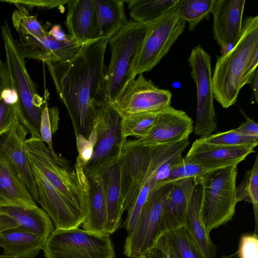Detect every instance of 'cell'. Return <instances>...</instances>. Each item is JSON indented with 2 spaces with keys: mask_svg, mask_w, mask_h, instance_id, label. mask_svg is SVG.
Instances as JSON below:
<instances>
[{
  "mask_svg": "<svg viewBox=\"0 0 258 258\" xmlns=\"http://www.w3.org/2000/svg\"><path fill=\"white\" fill-rule=\"evenodd\" d=\"M109 39L100 38L83 45L67 60L46 63L57 93L71 118L75 137L81 135L88 139L94 127Z\"/></svg>",
  "mask_w": 258,
  "mask_h": 258,
  "instance_id": "obj_1",
  "label": "cell"
},
{
  "mask_svg": "<svg viewBox=\"0 0 258 258\" xmlns=\"http://www.w3.org/2000/svg\"><path fill=\"white\" fill-rule=\"evenodd\" d=\"M257 46L258 16H248L243 21L237 42L216 62L212 78L214 96L223 108L236 102L246 65Z\"/></svg>",
  "mask_w": 258,
  "mask_h": 258,
  "instance_id": "obj_2",
  "label": "cell"
},
{
  "mask_svg": "<svg viewBox=\"0 0 258 258\" xmlns=\"http://www.w3.org/2000/svg\"><path fill=\"white\" fill-rule=\"evenodd\" d=\"M25 147L28 159L58 190L87 214L89 183L83 171L73 168L67 159L52 152L41 139H26Z\"/></svg>",
  "mask_w": 258,
  "mask_h": 258,
  "instance_id": "obj_3",
  "label": "cell"
},
{
  "mask_svg": "<svg viewBox=\"0 0 258 258\" xmlns=\"http://www.w3.org/2000/svg\"><path fill=\"white\" fill-rule=\"evenodd\" d=\"M4 44L6 64L12 89L18 95L22 113L20 123L31 137L41 139L40 124L42 110L47 102L38 93L25 66V58L19 50L7 21L1 26Z\"/></svg>",
  "mask_w": 258,
  "mask_h": 258,
  "instance_id": "obj_4",
  "label": "cell"
},
{
  "mask_svg": "<svg viewBox=\"0 0 258 258\" xmlns=\"http://www.w3.org/2000/svg\"><path fill=\"white\" fill-rule=\"evenodd\" d=\"M146 25L127 22L110 36L111 59L106 68L98 98L111 102L126 85L134 57L148 29Z\"/></svg>",
  "mask_w": 258,
  "mask_h": 258,
  "instance_id": "obj_5",
  "label": "cell"
},
{
  "mask_svg": "<svg viewBox=\"0 0 258 258\" xmlns=\"http://www.w3.org/2000/svg\"><path fill=\"white\" fill-rule=\"evenodd\" d=\"M237 165L208 172L194 180L202 187L201 215L207 233L224 225L235 213Z\"/></svg>",
  "mask_w": 258,
  "mask_h": 258,
  "instance_id": "obj_6",
  "label": "cell"
},
{
  "mask_svg": "<svg viewBox=\"0 0 258 258\" xmlns=\"http://www.w3.org/2000/svg\"><path fill=\"white\" fill-rule=\"evenodd\" d=\"M185 24L174 6L149 24L145 38L132 61L127 83L159 63L183 33Z\"/></svg>",
  "mask_w": 258,
  "mask_h": 258,
  "instance_id": "obj_7",
  "label": "cell"
},
{
  "mask_svg": "<svg viewBox=\"0 0 258 258\" xmlns=\"http://www.w3.org/2000/svg\"><path fill=\"white\" fill-rule=\"evenodd\" d=\"M42 250L46 258H115L109 234L79 227L55 229Z\"/></svg>",
  "mask_w": 258,
  "mask_h": 258,
  "instance_id": "obj_8",
  "label": "cell"
},
{
  "mask_svg": "<svg viewBox=\"0 0 258 258\" xmlns=\"http://www.w3.org/2000/svg\"><path fill=\"white\" fill-rule=\"evenodd\" d=\"M95 126L96 139L92 155L83 167L86 175L97 173L117 158L126 140L122 135L121 118L110 102L98 99Z\"/></svg>",
  "mask_w": 258,
  "mask_h": 258,
  "instance_id": "obj_9",
  "label": "cell"
},
{
  "mask_svg": "<svg viewBox=\"0 0 258 258\" xmlns=\"http://www.w3.org/2000/svg\"><path fill=\"white\" fill-rule=\"evenodd\" d=\"M171 186V184H166L149 195L134 228L126 237L123 250L125 256L132 258L146 254L164 234L163 205Z\"/></svg>",
  "mask_w": 258,
  "mask_h": 258,
  "instance_id": "obj_10",
  "label": "cell"
},
{
  "mask_svg": "<svg viewBox=\"0 0 258 258\" xmlns=\"http://www.w3.org/2000/svg\"><path fill=\"white\" fill-rule=\"evenodd\" d=\"M188 61L197 94V115L193 131L201 138L206 137L212 135L217 126L214 104L211 58L199 45L192 49Z\"/></svg>",
  "mask_w": 258,
  "mask_h": 258,
  "instance_id": "obj_11",
  "label": "cell"
},
{
  "mask_svg": "<svg viewBox=\"0 0 258 258\" xmlns=\"http://www.w3.org/2000/svg\"><path fill=\"white\" fill-rule=\"evenodd\" d=\"M172 94L156 86L143 74L128 82L111 103L121 118L137 113L157 112L170 106Z\"/></svg>",
  "mask_w": 258,
  "mask_h": 258,
  "instance_id": "obj_12",
  "label": "cell"
},
{
  "mask_svg": "<svg viewBox=\"0 0 258 258\" xmlns=\"http://www.w3.org/2000/svg\"><path fill=\"white\" fill-rule=\"evenodd\" d=\"M151 152L152 147L143 146L136 139L126 140L123 144L119 163L121 195L124 211L147 180Z\"/></svg>",
  "mask_w": 258,
  "mask_h": 258,
  "instance_id": "obj_13",
  "label": "cell"
},
{
  "mask_svg": "<svg viewBox=\"0 0 258 258\" xmlns=\"http://www.w3.org/2000/svg\"><path fill=\"white\" fill-rule=\"evenodd\" d=\"M28 160L37 187V202L51 219L56 229L79 227L85 220L87 214L64 196L34 164Z\"/></svg>",
  "mask_w": 258,
  "mask_h": 258,
  "instance_id": "obj_14",
  "label": "cell"
},
{
  "mask_svg": "<svg viewBox=\"0 0 258 258\" xmlns=\"http://www.w3.org/2000/svg\"><path fill=\"white\" fill-rule=\"evenodd\" d=\"M193 127V121L185 112L170 106L157 112L154 125L145 137L136 140L148 147L174 144L188 139Z\"/></svg>",
  "mask_w": 258,
  "mask_h": 258,
  "instance_id": "obj_15",
  "label": "cell"
},
{
  "mask_svg": "<svg viewBox=\"0 0 258 258\" xmlns=\"http://www.w3.org/2000/svg\"><path fill=\"white\" fill-rule=\"evenodd\" d=\"M172 183H176L180 187L187 200V210L183 226L203 258H216L217 247L207 233L202 217L201 184L190 179H182Z\"/></svg>",
  "mask_w": 258,
  "mask_h": 258,
  "instance_id": "obj_16",
  "label": "cell"
},
{
  "mask_svg": "<svg viewBox=\"0 0 258 258\" xmlns=\"http://www.w3.org/2000/svg\"><path fill=\"white\" fill-rule=\"evenodd\" d=\"M244 0H215L213 16L214 37L222 54L228 51L239 39L242 29Z\"/></svg>",
  "mask_w": 258,
  "mask_h": 258,
  "instance_id": "obj_17",
  "label": "cell"
},
{
  "mask_svg": "<svg viewBox=\"0 0 258 258\" xmlns=\"http://www.w3.org/2000/svg\"><path fill=\"white\" fill-rule=\"evenodd\" d=\"M20 229L48 239L53 231L52 221L42 209L0 207V232Z\"/></svg>",
  "mask_w": 258,
  "mask_h": 258,
  "instance_id": "obj_18",
  "label": "cell"
},
{
  "mask_svg": "<svg viewBox=\"0 0 258 258\" xmlns=\"http://www.w3.org/2000/svg\"><path fill=\"white\" fill-rule=\"evenodd\" d=\"M37 207L17 170L0 147V207Z\"/></svg>",
  "mask_w": 258,
  "mask_h": 258,
  "instance_id": "obj_19",
  "label": "cell"
},
{
  "mask_svg": "<svg viewBox=\"0 0 258 258\" xmlns=\"http://www.w3.org/2000/svg\"><path fill=\"white\" fill-rule=\"evenodd\" d=\"M28 132L20 122L0 136V147L9 158L34 200L38 199L37 187L26 155L25 142Z\"/></svg>",
  "mask_w": 258,
  "mask_h": 258,
  "instance_id": "obj_20",
  "label": "cell"
},
{
  "mask_svg": "<svg viewBox=\"0 0 258 258\" xmlns=\"http://www.w3.org/2000/svg\"><path fill=\"white\" fill-rule=\"evenodd\" d=\"M67 5L69 34L82 45L99 39L94 0H69Z\"/></svg>",
  "mask_w": 258,
  "mask_h": 258,
  "instance_id": "obj_21",
  "label": "cell"
},
{
  "mask_svg": "<svg viewBox=\"0 0 258 258\" xmlns=\"http://www.w3.org/2000/svg\"><path fill=\"white\" fill-rule=\"evenodd\" d=\"M119 157L97 174L91 175L98 176L103 186L107 209L105 233L109 235L118 228L124 212L121 195Z\"/></svg>",
  "mask_w": 258,
  "mask_h": 258,
  "instance_id": "obj_22",
  "label": "cell"
},
{
  "mask_svg": "<svg viewBox=\"0 0 258 258\" xmlns=\"http://www.w3.org/2000/svg\"><path fill=\"white\" fill-rule=\"evenodd\" d=\"M253 152L254 148L251 147L211 146L195 141L184 158L204 164L226 167L238 165Z\"/></svg>",
  "mask_w": 258,
  "mask_h": 258,
  "instance_id": "obj_23",
  "label": "cell"
},
{
  "mask_svg": "<svg viewBox=\"0 0 258 258\" xmlns=\"http://www.w3.org/2000/svg\"><path fill=\"white\" fill-rule=\"evenodd\" d=\"M47 239L33 233L12 229L0 232V246L5 254L18 258H34L43 249Z\"/></svg>",
  "mask_w": 258,
  "mask_h": 258,
  "instance_id": "obj_24",
  "label": "cell"
},
{
  "mask_svg": "<svg viewBox=\"0 0 258 258\" xmlns=\"http://www.w3.org/2000/svg\"><path fill=\"white\" fill-rule=\"evenodd\" d=\"M86 176L89 183L87 213L82 227L86 230L105 233L107 209L102 183L98 176Z\"/></svg>",
  "mask_w": 258,
  "mask_h": 258,
  "instance_id": "obj_25",
  "label": "cell"
},
{
  "mask_svg": "<svg viewBox=\"0 0 258 258\" xmlns=\"http://www.w3.org/2000/svg\"><path fill=\"white\" fill-rule=\"evenodd\" d=\"M124 2L121 0H94L97 39L110 38L127 22Z\"/></svg>",
  "mask_w": 258,
  "mask_h": 258,
  "instance_id": "obj_26",
  "label": "cell"
},
{
  "mask_svg": "<svg viewBox=\"0 0 258 258\" xmlns=\"http://www.w3.org/2000/svg\"><path fill=\"white\" fill-rule=\"evenodd\" d=\"M187 210V200L180 188L172 183L163 202L162 229L164 234L184 226Z\"/></svg>",
  "mask_w": 258,
  "mask_h": 258,
  "instance_id": "obj_27",
  "label": "cell"
},
{
  "mask_svg": "<svg viewBox=\"0 0 258 258\" xmlns=\"http://www.w3.org/2000/svg\"><path fill=\"white\" fill-rule=\"evenodd\" d=\"M44 55L43 62H61L74 57L83 45L76 41L69 34L58 39L47 33L41 39Z\"/></svg>",
  "mask_w": 258,
  "mask_h": 258,
  "instance_id": "obj_28",
  "label": "cell"
},
{
  "mask_svg": "<svg viewBox=\"0 0 258 258\" xmlns=\"http://www.w3.org/2000/svg\"><path fill=\"white\" fill-rule=\"evenodd\" d=\"M177 0H131L128 3L133 21L148 25L174 7Z\"/></svg>",
  "mask_w": 258,
  "mask_h": 258,
  "instance_id": "obj_29",
  "label": "cell"
},
{
  "mask_svg": "<svg viewBox=\"0 0 258 258\" xmlns=\"http://www.w3.org/2000/svg\"><path fill=\"white\" fill-rule=\"evenodd\" d=\"M222 168L224 167L204 164L182 157L171 166L165 184H172L184 179L194 181L208 172Z\"/></svg>",
  "mask_w": 258,
  "mask_h": 258,
  "instance_id": "obj_30",
  "label": "cell"
},
{
  "mask_svg": "<svg viewBox=\"0 0 258 258\" xmlns=\"http://www.w3.org/2000/svg\"><path fill=\"white\" fill-rule=\"evenodd\" d=\"M215 0H177L175 7L180 17L194 30L199 23L211 13Z\"/></svg>",
  "mask_w": 258,
  "mask_h": 258,
  "instance_id": "obj_31",
  "label": "cell"
},
{
  "mask_svg": "<svg viewBox=\"0 0 258 258\" xmlns=\"http://www.w3.org/2000/svg\"><path fill=\"white\" fill-rule=\"evenodd\" d=\"M237 200L238 202L245 201L253 206L255 231L257 233L258 228V156L256 155L252 167L247 170L243 180L236 189Z\"/></svg>",
  "mask_w": 258,
  "mask_h": 258,
  "instance_id": "obj_32",
  "label": "cell"
},
{
  "mask_svg": "<svg viewBox=\"0 0 258 258\" xmlns=\"http://www.w3.org/2000/svg\"><path fill=\"white\" fill-rule=\"evenodd\" d=\"M164 235L170 248L178 258H203L184 226Z\"/></svg>",
  "mask_w": 258,
  "mask_h": 258,
  "instance_id": "obj_33",
  "label": "cell"
},
{
  "mask_svg": "<svg viewBox=\"0 0 258 258\" xmlns=\"http://www.w3.org/2000/svg\"><path fill=\"white\" fill-rule=\"evenodd\" d=\"M159 112V111H158ZM157 112H146L132 114L121 118V132L123 138L145 137L152 129Z\"/></svg>",
  "mask_w": 258,
  "mask_h": 258,
  "instance_id": "obj_34",
  "label": "cell"
},
{
  "mask_svg": "<svg viewBox=\"0 0 258 258\" xmlns=\"http://www.w3.org/2000/svg\"><path fill=\"white\" fill-rule=\"evenodd\" d=\"M195 141L200 144L211 146L253 148L258 144V137L245 136L238 134L234 129L201 137Z\"/></svg>",
  "mask_w": 258,
  "mask_h": 258,
  "instance_id": "obj_35",
  "label": "cell"
},
{
  "mask_svg": "<svg viewBox=\"0 0 258 258\" xmlns=\"http://www.w3.org/2000/svg\"><path fill=\"white\" fill-rule=\"evenodd\" d=\"M59 120V111L57 107H48L45 103L41 112L40 134L44 143H46L48 149L55 152L52 145V136L58 128Z\"/></svg>",
  "mask_w": 258,
  "mask_h": 258,
  "instance_id": "obj_36",
  "label": "cell"
},
{
  "mask_svg": "<svg viewBox=\"0 0 258 258\" xmlns=\"http://www.w3.org/2000/svg\"><path fill=\"white\" fill-rule=\"evenodd\" d=\"M22 116L19 102L10 104L0 99V136L19 124Z\"/></svg>",
  "mask_w": 258,
  "mask_h": 258,
  "instance_id": "obj_37",
  "label": "cell"
},
{
  "mask_svg": "<svg viewBox=\"0 0 258 258\" xmlns=\"http://www.w3.org/2000/svg\"><path fill=\"white\" fill-rule=\"evenodd\" d=\"M219 258H258L257 233L242 235L237 250L232 254L222 255Z\"/></svg>",
  "mask_w": 258,
  "mask_h": 258,
  "instance_id": "obj_38",
  "label": "cell"
},
{
  "mask_svg": "<svg viewBox=\"0 0 258 258\" xmlns=\"http://www.w3.org/2000/svg\"><path fill=\"white\" fill-rule=\"evenodd\" d=\"M78 156L77 158L81 162L83 167L90 160L93 151V145L84 136H76Z\"/></svg>",
  "mask_w": 258,
  "mask_h": 258,
  "instance_id": "obj_39",
  "label": "cell"
},
{
  "mask_svg": "<svg viewBox=\"0 0 258 258\" xmlns=\"http://www.w3.org/2000/svg\"><path fill=\"white\" fill-rule=\"evenodd\" d=\"M14 2L19 3L28 10L33 7H38L40 8L52 9L56 7H59L61 6L67 4L69 0L58 1V0H14Z\"/></svg>",
  "mask_w": 258,
  "mask_h": 258,
  "instance_id": "obj_40",
  "label": "cell"
},
{
  "mask_svg": "<svg viewBox=\"0 0 258 258\" xmlns=\"http://www.w3.org/2000/svg\"><path fill=\"white\" fill-rule=\"evenodd\" d=\"M147 254L150 258H171L170 247L164 234L160 238L155 248Z\"/></svg>",
  "mask_w": 258,
  "mask_h": 258,
  "instance_id": "obj_41",
  "label": "cell"
},
{
  "mask_svg": "<svg viewBox=\"0 0 258 258\" xmlns=\"http://www.w3.org/2000/svg\"><path fill=\"white\" fill-rule=\"evenodd\" d=\"M258 65V46L253 50L246 65L242 79L241 87L248 84Z\"/></svg>",
  "mask_w": 258,
  "mask_h": 258,
  "instance_id": "obj_42",
  "label": "cell"
},
{
  "mask_svg": "<svg viewBox=\"0 0 258 258\" xmlns=\"http://www.w3.org/2000/svg\"><path fill=\"white\" fill-rule=\"evenodd\" d=\"M241 113L244 115L246 121L239 127L234 129L238 134L247 137H258V124L253 120L248 117L243 110Z\"/></svg>",
  "mask_w": 258,
  "mask_h": 258,
  "instance_id": "obj_43",
  "label": "cell"
},
{
  "mask_svg": "<svg viewBox=\"0 0 258 258\" xmlns=\"http://www.w3.org/2000/svg\"><path fill=\"white\" fill-rule=\"evenodd\" d=\"M10 88H12L7 67L0 58V99L2 92Z\"/></svg>",
  "mask_w": 258,
  "mask_h": 258,
  "instance_id": "obj_44",
  "label": "cell"
},
{
  "mask_svg": "<svg viewBox=\"0 0 258 258\" xmlns=\"http://www.w3.org/2000/svg\"><path fill=\"white\" fill-rule=\"evenodd\" d=\"M1 98L7 103L14 104L19 102V97L16 91L12 88L4 90Z\"/></svg>",
  "mask_w": 258,
  "mask_h": 258,
  "instance_id": "obj_45",
  "label": "cell"
},
{
  "mask_svg": "<svg viewBox=\"0 0 258 258\" xmlns=\"http://www.w3.org/2000/svg\"><path fill=\"white\" fill-rule=\"evenodd\" d=\"M258 69H256L255 72L251 79L249 84L250 89L252 91L255 101L257 103L258 101Z\"/></svg>",
  "mask_w": 258,
  "mask_h": 258,
  "instance_id": "obj_46",
  "label": "cell"
},
{
  "mask_svg": "<svg viewBox=\"0 0 258 258\" xmlns=\"http://www.w3.org/2000/svg\"><path fill=\"white\" fill-rule=\"evenodd\" d=\"M0 258H18L17 256L10 255V254H3L2 255H0Z\"/></svg>",
  "mask_w": 258,
  "mask_h": 258,
  "instance_id": "obj_47",
  "label": "cell"
},
{
  "mask_svg": "<svg viewBox=\"0 0 258 258\" xmlns=\"http://www.w3.org/2000/svg\"><path fill=\"white\" fill-rule=\"evenodd\" d=\"M170 247V246H169ZM170 255L171 258H178L174 252L170 247Z\"/></svg>",
  "mask_w": 258,
  "mask_h": 258,
  "instance_id": "obj_48",
  "label": "cell"
},
{
  "mask_svg": "<svg viewBox=\"0 0 258 258\" xmlns=\"http://www.w3.org/2000/svg\"><path fill=\"white\" fill-rule=\"evenodd\" d=\"M132 258H147V254H144V255H140L139 256L133 257H132Z\"/></svg>",
  "mask_w": 258,
  "mask_h": 258,
  "instance_id": "obj_49",
  "label": "cell"
},
{
  "mask_svg": "<svg viewBox=\"0 0 258 258\" xmlns=\"http://www.w3.org/2000/svg\"><path fill=\"white\" fill-rule=\"evenodd\" d=\"M147 258H150V257L149 256H148V255H147Z\"/></svg>",
  "mask_w": 258,
  "mask_h": 258,
  "instance_id": "obj_50",
  "label": "cell"
}]
</instances>
